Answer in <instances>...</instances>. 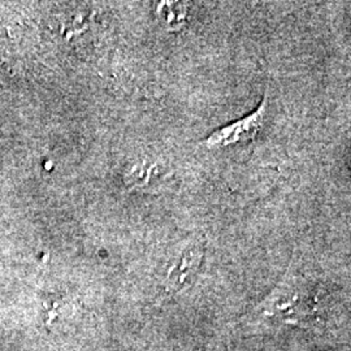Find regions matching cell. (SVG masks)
Wrapping results in <instances>:
<instances>
[{
  "mask_svg": "<svg viewBox=\"0 0 351 351\" xmlns=\"http://www.w3.org/2000/svg\"><path fill=\"white\" fill-rule=\"evenodd\" d=\"M267 112V97L255 112L247 114L239 121L229 124L213 132L208 138L204 141V145L208 149H226L256 138L263 125L264 116Z\"/></svg>",
  "mask_w": 351,
  "mask_h": 351,
  "instance_id": "obj_1",
  "label": "cell"
},
{
  "mask_svg": "<svg viewBox=\"0 0 351 351\" xmlns=\"http://www.w3.org/2000/svg\"><path fill=\"white\" fill-rule=\"evenodd\" d=\"M274 298L272 308L267 314L280 316L291 324H304L314 314L313 300L300 290H278Z\"/></svg>",
  "mask_w": 351,
  "mask_h": 351,
  "instance_id": "obj_2",
  "label": "cell"
},
{
  "mask_svg": "<svg viewBox=\"0 0 351 351\" xmlns=\"http://www.w3.org/2000/svg\"><path fill=\"white\" fill-rule=\"evenodd\" d=\"M203 258V250L199 245L190 246L184 251L178 262L171 268L167 276V289L171 291H178L182 287L188 285L190 280L197 274Z\"/></svg>",
  "mask_w": 351,
  "mask_h": 351,
  "instance_id": "obj_3",
  "label": "cell"
},
{
  "mask_svg": "<svg viewBox=\"0 0 351 351\" xmlns=\"http://www.w3.org/2000/svg\"><path fill=\"white\" fill-rule=\"evenodd\" d=\"M188 8L182 3L177 1H164L158 8V14H160L162 20L168 27H180L185 21Z\"/></svg>",
  "mask_w": 351,
  "mask_h": 351,
  "instance_id": "obj_4",
  "label": "cell"
},
{
  "mask_svg": "<svg viewBox=\"0 0 351 351\" xmlns=\"http://www.w3.org/2000/svg\"><path fill=\"white\" fill-rule=\"evenodd\" d=\"M155 165L151 163H141L133 167V169L126 176V184L134 186H143L149 182Z\"/></svg>",
  "mask_w": 351,
  "mask_h": 351,
  "instance_id": "obj_5",
  "label": "cell"
}]
</instances>
